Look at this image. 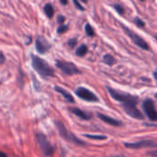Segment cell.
<instances>
[{"label": "cell", "mask_w": 157, "mask_h": 157, "mask_svg": "<svg viewBox=\"0 0 157 157\" xmlns=\"http://www.w3.org/2000/svg\"><path fill=\"white\" fill-rule=\"evenodd\" d=\"M0 157H7V156H6V154H4L3 152H1V151H0Z\"/></svg>", "instance_id": "obj_28"}, {"label": "cell", "mask_w": 157, "mask_h": 157, "mask_svg": "<svg viewBox=\"0 0 157 157\" xmlns=\"http://www.w3.org/2000/svg\"><path fill=\"white\" fill-rule=\"evenodd\" d=\"M60 1V3L62 4V5H63V6H66L67 4H68V0H59Z\"/></svg>", "instance_id": "obj_27"}, {"label": "cell", "mask_w": 157, "mask_h": 157, "mask_svg": "<svg viewBox=\"0 0 157 157\" xmlns=\"http://www.w3.org/2000/svg\"><path fill=\"white\" fill-rule=\"evenodd\" d=\"M75 95L79 98H81L85 101H87V102H98V98L92 91H90L89 89L83 87V86H79L76 88Z\"/></svg>", "instance_id": "obj_8"}, {"label": "cell", "mask_w": 157, "mask_h": 157, "mask_svg": "<svg viewBox=\"0 0 157 157\" xmlns=\"http://www.w3.org/2000/svg\"><path fill=\"white\" fill-rule=\"evenodd\" d=\"M54 90H55L57 93L61 94L68 102H71V103H74V102H75L74 97H73L67 90H65L64 88H63V87H61V86H55V87H54Z\"/></svg>", "instance_id": "obj_14"}, {"label": "cell", "mask_w": 157, "mask_h": 157, "mask_svg": "<svg viewBox=\"0 0 157 157\" xmlns=\"http://www.w3.org/2000/svg\"><path fill=\"white\" fill-rule=\"evenodd\" d=\"M56 67L60 69L64 75H74L81 73L78 67L71 62H64V61L58 60L56 61Z\"/></svg>", "instance_id": "obj_6"}, {"label": "cell", "mask_w": 157, "mask_h": 157, "mask_svg": "<svg viewBox=\"0 0 157 157\" xmlns=\"http://www.w3.org/2000/svg\"><path fill=\"white\" fill-rule=\"evenodd\" d=\"M35 47L40 54H44L51 49L52 45L43 36H38V38L36 39Z\"/></svg>", "instance_id": "obj_10"}, {"label": "cell", "mask_w": 157, "mask_h": 157, "mask_svg": "<svg viewBox=\"0 0 157 157\" xmlns=\"http://www.w3.org/2000/svg\"><path fill=\"white\" fill-rule=\"evenodd\" d=\"M43 11H44V14L46 15V17L48 18H52L54 16V8H53L52 5L50 3H48L44 6Z\"/></svg>", "instance_id": "obj_15"}, {"label": "cell", "mask_w": 157, "mask_h": 157, "mask_svg": "<svg viewBox=\"0 0 157 157\" xmlns=\"http://www.w3.org/2000/svg\"><path fill=\"white\" fill-rule=\"evenodd\" d=\"M113 157H125L124 155H115V156Z\"/></svg>", "instance_id": "obj_29"}, {"label": "cell", "mask_w": 157, "mask_h": 157, "mask_svg": "<svg viewBox=\"0 0 157 157\" xmlns=\"http://www.w3.org/2000/svg\"><path fill=\"white\" fill-rule=\"evenodd\" d=\"M70 110H71V112H72L74 115H75L76 117H78V118L81 119V120L88 121V120H90V119L92 118V115H90V114L85 112L84 110H82V109H80L72 108V109H70Z\"/></svg>", "instance_id": "obj_13"}, {"label": "cell", "mask_w": 157, "mask_h": 157, "mask_svg": "<svg viewBox=\"0 0 157 157\" xmlns=\"http://www.w3.org/2000/svg\"><path fill=\"white\" fill-rule=\"evenodd\" d=\"M143 109L144 113L146 114L147 118L151 121H157V111L155 109V103L153 99L147 98L143 103Z\"/></svg>", "instance_id": "obj_7"}, {"label": "cell", "mask_w": 157, "mask_h": 157, "mask_svg": "<svg viewBox=\"0 0 157 157\" xmlns=\"http://www.w3.org/2000/svg\"><path fill=\"white\" fill-rule=\"evenodd\" d=\"M85 30H86V34L88 36V37H94L95 36V31H94V29L92 28V26L90 24H86L85 26Z\"/></svg>", "instance_id": "obj_18"}, {"label": "cell", "mask_w": 157, "mask_h": 157, "mask_svg": "<svg viewBox=\"0 0 157 157\" xmlns=\"http://www.w3.org/2000/svg\"><path fill=\"white\" fill-rule=\"evenodd\" d=\"M67 44H68V46H69L71 49H74V48L76 46V44H77V39H76V38L70 39V40H68Z\"/></svg>", "instance_id": "obj_23"}, {"label": "cell", "mask_w": 157, "mask_h": 157, "mask_svg": "<svg viewBox=\"0 0 157 157\" xmlns=\"http://www.w3.org/2000/svg\"><path fill=\"white\" fill-rule=\"evenodd\" d=\"M80 1H82V2H84V3H87V0H80Z\"/></svg>", "instance_id": "obj_30"}, {"label": "cell", "mask_w": 157, "mask_h": 157, "mask_svg": "<svg viewBox=\"0 0 157 157\" xmlns=\"http://www.w3.org/2000/svg\"><path fill=\"white\" fill-rule=\"evenodd\" d=\"M124 146L130 149H142V148H156L157 144L152 140H143L137 143H125Z\"/></svg>", "instance_id": "obj_9"}, {"label": "cell", "mask_w": 157, "mask_h": 157, "mask_svg": "<svg viewBox=\"0 0 157 157\" xmlns=\"http://www.w3.org/2000/svg\"><path fill=\"white\" fill-rule=\"evenodd\" d=\"M31 64L33 69L43 78L53 77L54 76V70L53 68L43 59L40 58L37 55L31 54Z\"/></svg>", "instance_id": "obj_1"}, {"label": "cell", "mask_w": 157, "mask_h": 157, "mask_svg": "<svg viewBox=\"0 0 157 157\" xmlns=\"http://www.w3.org/2000/svg\"><path fill=\"white\" fill-rule=\"evenodd\" d=\"M36 140L38 143V145L42 152V154L45 156H52L54 153V147L50 144L48 138L41 132L37 133L36 135Z\"/></svg>", "instance_id": "obj_4"}, {"label": "cell", "mask_w": 157, "mask_h": 157, "mask_svg": "<svg viewBox=\"0 0 157 157\" xmlns=\"http://www.w3.org/2000/svg\"><path fill=\"white\" fill-rule=\"evenodd\" d=\"M55 126L59 132V134L62 138H63L65 141L69 142V143H72V144H75L76 145H79V146H85L86 145V143L83 142L82 140H80L79 138H77L73 132H71L70 131H68L66 129V127L64 126V124L61 121H55Z\"/></svg>", "instance_id": "obj_3"}, {"label": "cell", "mask_w": 157, "mask_h": 157, "mask_svg": "<svg viewBox=\"0 0 157 157\" xmlns=\"http://www.w3.org/2000/svg\"><path fill=\"white\" fill-rule=\"evenodd\" d=\"M98 117L103 122H105V123H107V124H109V125H110V126L119 127V126H121V125L122 124L121 121H118V120H116V119H113V118H111V117H109V116H108V115H105V114L98 113Z\"/></svg>", "instance_id": "obj_12"}, {"label": "cell", "mask_w": 157, "mask_h": 157, "mask_svg": "<svg viewBox=\"0 0 157 157\" xmlns=\"http://www.w3.org/2000/svg\"><path fill=\"white\" fill-rule=\"evenodd\" d=\"M68 29H69V25L62 24V25H60L59 28L57 29V33H58V34H63V33L66 32Z\"/></svg>", "instance_id": "obj_20"}, {"label": "cell", "mask_w": 157, "mask_h": 157, "mask_svg": "<svg viewBox=\"0 0 157 157\" xmlns=\"http://www.w3.org/2000/svg\"><path fill=\"white\" fill-rule=\"evenodd\" d=\"M123 29L125 31V33L128 35V37L133 41V43L135 45H137L139 48L143 49V50H145V51H151V48L149 46V44L146 42L145 40H144L139 34L135 33L133 30H132L131 29L127 28V27H123Z\"/></svg>", "instance_id": "obj_5"}, {"label": "cell", "mask_w": 157, "mask_h": 157, "mask_svg": "<svg viewBox=\"0 0 157 157\" xmlns=\"http://www.w3.org/2000/svg\"><path fill=\"white\" fill-rule=\"evenodd\" d=\"M112 7L117 11V13H118L119 15H121V16L124 15L125 9H124V7H123L121 4H114V5L112 6Z\"/></svg>", "instance_id": "obj_19"}, {"label": "cell", "mask_w": 157, "mask_h": 157, "mask_svg": "<svg viewBox=\"0 0 157 157\" xmlns=\"http://www.w3.org/2000/svg\"><path fill=\"white\" fill-rule=\"evenodd\" d=\"M139 1H142V2H144V1H145V0H139Z\"/></svg>", "instance_id": "obj_31"}, {"label": "cell", "mask_w": 157, "mask_h": 157, "mask_svg": "<svg viewBox=\"0 0 157 157\" xmlns=\"http://www.w3.org/2000/svg\"><path fill=\"white\" fill-rule=\"evenodd\" d=\"M133 22H134V24H135L137 27H139V28H144V26H145L144 21L143 19H141L140 17H134Z\"/></svg>", "instance_id": "obj_21"}, {"label": "cell", "mask_w": 157, "mask_h": 157, "mask_svg": "<svg viewBox=\"0 0 157 157\" xmlns=\"http://www.w3.org/2000/svg\"><path fill=\"white\" fill-rule=\"evenodd\" d=\"M64 21H65V17H64V16L59 15V16L57 17V22H58L60 25L63 24V23H64Z\"/></svg>", "instance_id": "obj_25"}, {"label": "cell", "mask_w": 157, "mask_h": 157, "mask_svg": "<svg viewBox=\"0 0 157 157\" xmlns=\"http://www.w3.org/2000/svg\"><path fill=\"white\" fill-rule=\"evenodd\" d=\"M73 3H74L75 6L78 10H80V11H85V7L82 6V5L79 3L78 0H73Z\"/></svg>", "instance_id": "obj_24"}, {"label": "cell", "mask_w": 157, "mask_h": 157, "mask_svg": "<svg viewBox=\"0 0 157 157\" xmlns=\"http://www.w3.org/2000/svg\"><path fill=\"white\" fill-rule=\"evenodd\" d=\"M116 62H117V61H116L115 57L112 56V55H110V54H105L104 57H103V63H105L106 64H108V65H109V66L115 64Z\"/></svg>", "instance_id": "obj_17"}, {"label": "cell", "mask_w": 157, "mask_h": 157, "mask_svg": "<svg viewBox=\"0 0 157 157\" xmlns=\"http://www.w3.org/2000/svg\"><path fill=\"white\" fill-rule=\"evenodd\" d=\"M6 61V58H5V55L4 53L0 51V64H3Z\"/></svg>", "instance_id": "obj_26"}, {"label": "cell", "mask_w": 157, "mask_h": 157, "mask_svg": "<svg viewBox=\"0 0 157 157\" xmlns=\"http://www.w3.org/2000/svg\"><path fill=\"white\" fill-rule=\"evenodd\" d=\"M122 108L124 111L126 112V114L129 115L130 117L133 119H137V120H144V115L137 109V104H130V105L122 106Z\"/></svg>", "instance_id": "obj_11"}, {"label": "cell", "mask_w": 157, "mask_h": 157, "mask_svg": "<svg viewBox=\"0 0 157 157\" xmlns=\"http://www.w3.org/2000/svg\"><path fill=\"white\" fill-rule=\"evenodd\" d=\"M87 51H88L87 46L86 44H82L75 50V54L79 57H84L87 53Z\"/></svg>", "instance_id": "obj_16"}, {"label": "cell", "mask_w": 157, "mask_h": 157, "mask_svg": "<svg viewBox=\"0 0 157 157\" xmlns=\"http://www.w3.org/2000/svg\"><path fill=\"white\" fill-rule=\"evenodd\" d=\"M107 90H108L109 94L110 95V97L113 99L121 103L122 106H126V105H130V104H137V102H138V98L136 96L116 90L110 86H107Z\"/></svg>", "instance_id": "obj_2"}, {"label": "cell", "mask_w": 157, "mask_h": 157, "mask_svg": "<svg viewBox=\"0 0 157 157\" xmlns=\"http://www.w3.org/2000/svg\"><path fill=\"white\" fill-rule=\"evenodd\" d=\"M85 137L94 140H106L107 137L104 135H91V134H85Z\"/></svg>", "instance_id": "obj_22"}]
</instances>
